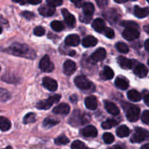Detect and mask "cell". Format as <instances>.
I'll list each match as a JSON object with an SVG mask.
<instances>
[{"label":"cell","mask_w":149,"mask_h":149,"mask_svg":"<svg viewBox=\"0 0 149 149\" xmlns=\"http://www.w3.org/2000/svg\"><path fill=\"white\" fill-rule=\"evenodd\" d=\"M5 52L16 56L23 57V58H31V59L35 58L36 57L34 51L27 45H24V44H13L5 50Z\"/></svg>","instance_id":"1"},{"label":"cell","mask_w":149,"mask_h":149,"mask_svg":"<svg viewBox=\"0 0 149 149\" xmlns=\"http://www.w3.org/2000/svg\"><path fill=\"white\" fill-rule=\"evenodd\" d=\"M74 83L81 90L92 91V89H94V86L93 83L84 75H79L76 77L74 79Z\"/></svg>","instance_id":"2"},{"label":"cell","mask_w":149,"mask_h":149,"mask_svg":"<svg viewBox=\"0 0 149 149\" xmlns=\"http://www.w3.org/2000/svg\"><path fill=\"white\" fill-rule=\"evenodd\" d=\"M61 98V95L59 94H55L53 95V96H51L47 99L40 101V102H38L37 105H36V108L39 110H48L49 108H50L52 104L59 102Z\"/></svg>","instance_id":"3"},{"label":"cell","mask_w":149,"mask_h":149,"mask_svg":"<svg viewBox=\"0 0 149 149\" xmlns=\"http://www.w3.org/2000/svg\"><path fill=\"white\" fill-rule=\"evenodd\" d=\"M140 112H141V110L138 107L135 105H128L126 111L127 118L130 122H135L139 119Z\"/></svg>","instance_id":"4"},{"label":"cell","mask_w":149,"mask_h":149,"mask_svg":"<svg viewBox=\"0 0 149 149\" xmlns=\"http://www.w3.org/2000/svg\"><path fill=\"white\" fill-rule=\"evenodd\" d=\"M148 132L147 130L138 127V128L135 129V132L131 137V142L135 143H141V142L144 141L148 137Z\"/></svg>","instance_id":"5"},{"label":"cell","mask_w":149,"mask_h":149,"mask_svg":"<svg viewBox=\"0 0 149 149\" xmlns=\"http://www.w3.org/2000/svg\"><path fill=\"white\" fill-rule=\"evenodd\" d=\"M106 56V51L104 48H100L96 50L89 58V61L92 64H95L98 61L104 59Z\"/></svg>","instance_id":"6"},{"label":"cell","mask_w":149,"mask_h":149,"mask_svg":"<svg viewBox=\"0 0 149 149\" xmlns=\"http://www.w3.org/2000/svg\"><path fill=\"white\" fill-rule=\"evenodd\" d=\"M117 62L119 63V66L124 70H130L135 67L136 64H138L135 60L128 59L127 58L122 56H119L117 57Z\"/></svg>","instance_id":"7"},{"label":"cell","mask_w":149,"mask_h":149,"mask_svg":"<svg viewBox=\"0 0 149 149\" xmlns=\"http://www.w3.org/2000/svg\"><path fill=\"white\" fill-rule=\"evenodd\" d=\"M39 68L42 72H51L54 70L55 67H54V64H52V62L49 59V56L46 55L41 59L40 63H39Z\"/></svg>","instance_id":"8"},{"label":"cell","mask_w":149,"mask_h":149,"mask_svg":"<svg viewBox=\"0 0 149 149\" xmlns=\"http://www.w3.org/2000/svg\"><path fill=\"white\" fill-rule=\"evenodd\" d=\"M122 36L125 39L132 41L139 37L140 32L135 28H126L122 33Z\"/></svg>","instance_id":"9"},{"label":"cell","mask_w":149,"mask_h":149,"mask_svg":"<svg viewBox=\"0 0 149 149\" xmlns=\"http://www.w3.org/2000/svg\"><path fill=\"white\" fill-rule=\"evenodd\" d=\"M42 82H43V86L50 91H55L58 89V83L56 82V80L51 78V77H44Z\"/></svg>","instance_id":"10"},{"label":"cell","mask_w":149,"mask_h":149,"mask_svg":"<svg viewBox=\"0 0 149 149\" xmlns=\"http://www.w3.org/2000/svg\"><path fill=\"white\" fill-rule=\"evenodd\" d=\"M77 70V65L75 62L71 60H67L63 64V72L66 75H71L75 72Z\"/></svg>","instance_id":"11"},{"label":"cell","mask_w":149,"mask_h":149,"mask_svg":"<svg viewBox=\"0 0 149 149\" xmlns=\"http://www.w3.org/2000/svg\"><path fill=\"white\" fill-rule=\"evenodd\" d=\"M62 14L67 25L70 27H74L76 24L75 17L71 13H70L69 11H68V10H66V9H63Z\"/></svg>","instance_id":"12"},{"label":"cell","mask_w":149,"mask_h":149,"mask_svg":"<svg viewBox=\"0 0 149 149\" xmlns=\"http://www.w3.org/2000/svg\"><path fill=\"white\" fill-rule=\"evenodd\" d=\"M148 72V68L144 64H138L134 67V73L139 77H146Z\"/></svg>","instance_id":"13"},{"label":"cell","mask_w":149,"mask_h":149,"mask_svg":"<svg viewBox=\"0 0 149 149\" xmlns=\"http://www.w3.org/2000/svg\"><path fill=\"white\" fill-rule=\"evenodd\" d=\"M83 135L87 137H95L97 135V130L94 126H87L81 131Z\"/></svg>","instance_id":"14"},{"label":"cell","mask_w":149,"mask_h":149,"mask_svg":"<svg viewBox=\"0 0 149 149\" xmlns=\"http://www.w3.org/2000/svg\"><path fill=\"white\" fill-rule=\"evenodd\" d=\"M55 7H51L49 5H42L39 8V13L40 15L45 16V17H48L51 16L55 13Z\"/></svg>","instance_id":"15"},{"label":"cell","mask_w":149,"mask_h":149,"mask_svg":"<svg viewBox=\"0 0 149 149\" xmlns=\"http://www.w3.org/2000/svg\"><path fill=\"white\" fill-rule=\"evenodd\" d=\"M53 112L56 114H62V115H66L70 111V106L66 103H62L57 105L53 109Z\"/></svg>","instance_id":"16"},{"label":"cell","mask_w":149,"mask_h":149,"mask_svg":"<svg viewBox=\"0 0 149 149\" xmlns=\"http://www.w3.org/2000/svg\"><path fill=\"white\" fill-rule=\"evenodd\" d=\"M104 15L106 18V19L109 20L111 23H116L119 18V14L114 9H110L109 10L106 11L104 13Z\"/></svg>","instance_id":"17"},{"label":"cell","mask_w":149,"mask_h":149,"mask_svg":"<svg viewBox=\"0 0 149 149\" xmlns=\"http://www.w3.org/2000/svg\"><path fill=\"white\" fill-rule=\"evenodd\" d=\"M79 37L77 34H70L65 38V43L68 46H77L79 44Z\"/></svg>","instance_id":"18"},{"label":"cell","mask_w":149,"mask_h":149,"mask_svg":"<svg viewBox=\"0 0 149 149\" xmlns=\"http://www.w3.org/2000/svg\"><path fill=\"white\" fill-rule=\"evenodd\" d=\"M84 103H85L86 107L92 110H94L97 108V98L95 96H87L85 99Z\"/></svg>","instance_id":"19"},{"label":"cell","mask_w":149,"mask_h":149,"mask_svg":"<svg viewBox=\"0 0 149 149\" xmlns=\"http://www.w3.org/2000/svg\"><path fill=\"white\" fill-rule=\"evenodd\" d=\"M93 28L94 29L95 31L99 32V33H101L104 31V29H106V23H105L104 20L101 18H97L93 22Z\"/></svg>","instance_id":"20"},{"label":"cell","mask_w":149,"mask_h":149,"mask_svg":"<svg viewBox=\"0 0 149 149\" xmlns=\"http://www.w3.org/2000/svg\"><path fill=\"white\" fill-rule=\"evenodd\" d=\"M105 108L109 112V113L112 114V115H118L119 113V109L115 104L113 102H109V101H105L104 102Z\"/></svg>","instance_id":"21"},{"label":"cell","mask_w":149,"mask_h":149,"mask_svg":"<svg viewBox=\"0 0 149 149\" xmlns=\"http://www.w3.org/2000/svg\"><path fill=\"white\" fill-rule=\"evenodd\" d=\"M134 13L135 15L138 18H143L148 16L149 13V10L148 7H145V8H141V7H138V6H135V10H134Z\"/></svg>","instance_id":"22"},{"label":"cell","mask_w":149,"mask_h":149,"mask_svg":"<svg viewBox=\"0 0 149 149\" xmlns=\"http://www.w3.org/2000/svg\"><path fill=\"white\" fill-rule=\"evenodd\" d=\"M115 85L118 89H122V90H126L129 87V82L124 77H118L115 80Z\"/></svg>","instance_id":"23"},{"label":"cell","mask_w":149,"mask_h":149,"mask_svg":"<svg viewBox=\"0 0 149 149\" xmlns=\"http://www.w3.org/2000/svg\"><path fill=\"white\" fill-rule=\"evenodd\" d=\"M97 43V39L93 36H87L84 38L82 41L83 46L85 48H89V47H93Z\"/></svg>","instance_id":"24"},{"label":"cell","mask_w":149,"mask_h":149,"mask_svg":"<svg viewBox=\"0 0 149 149\" xmlns=\"http://www.w3.org/2000/svg\"><path fill=\"white\" fill-rule=\"evenodd\" d=\"M100 76L103 80H111L114 76V72L111 67L106 66L103 69V71L101 72Z\"/></svg>","instance_id":"25"},{"label":"cell","mask_w":149,"mask_h":149,"mask_svg":"<svg viewBox=\"0 0 149 149\" xmlns=\"http://www.w3.org/2000/svg\"><path fill=\"white\" fill-rule=\"evenodd\" d=\"M11 128V122L8 118L0 116V129L2 131H8Z\"/></svg>","instance_id":"26"},{"label":"cell","mask_w":149,"mask_h":149,"mask_svg":"<svg viewBox=\"0 0 149 149\" xmlns=\"http://www.w3.org/2000/svg\"><path fill=\"white\" fill-rule=\"evenodd\" d=\"M127 97L132 102H139L141 99V94L138 91L133 89L128 91Z\"/></svg>","instance_id":"27"},{"label":"cell","mask_w":149,"mask_h":149,"mask_svg":"<svg viewBox=\"0 0 149 149\" xmlns=\"http://www.w3.org/2000/svg\"><path fill=\"white\" fill-rule=\"evenodd\" d=\"M130 133V129L127 127L126 125H122L120 126L119 127H118V129H116V134H117L118 137H126Z\"/></svg>","instance_id":"28"},{"label":"cell","mask_w":149,"mask_h":149,"mask_svg":"<svg viewBox=\"0 0 149 149\" xmlns=\"http://www.w3.org/2000/svg\"><path fill=\"white\" fill-rule=\"evenodd\" d=\"M95 7L92 3L87 2L83 4V14L86 15L92 16L94 13Z\"/></svg>","instance_id":"29"},{"label":"cell","mask_w":149,"mask_h":149,"mask_svg":"<svg viewBox=\"0 0 149 149\" xmlns=\"http://www.w3.org/2000/svg\"><path fill=\"white\" fill-rule=\"evenodd\" d=\"M81 118L80 117V112L78 110H76L72 113V115L70 119V124L72 125H77L79 121H81Z\"/></svg>","instance_id":"30"},{"label":"cell","mask_w":149,"mask_h":149,"mask_svg":"<svg viewBox=\"0 0 149 149\" xmlns=\"http://www.w3.org/2000/svg\"><path fill=\"white\" fill-rule=\"evenodd\" d=\"M116 125H118V121H116L114 119H108L101 124L102 127L104 129H111L112 127Z\"/></svg>","instance_id":"31"},{"label":"cell","mask_w":149,"mask_h":149,"mask_svg":"<svg viewBox=\"0 0 149 149\" xmlns=\"http://www.w3.org/2000/svg\"><path fill=\"white\" fill-rule=\"evenodd\" d=\"M51 27L55 32H61L64 29L63 23L59 20H53L51 23Z\"/></svg>","instance_id":"32"},{"label":"cell","mask_w":149,"mask_h":149,"mask_svg":"<svg viewBox=\"0 0 149 149\" xmlns=\"http://www.w3.org/2000/svg\"><path fill=\"white\" fill-rule=\"evenodd\" d=\"M36 121V115L33 112H29L27 113L25 117L23 118V123L25 124H31V123H33Z\"/></svg>","instance_id":"33"},{"label":"cell","mask_w":149,"mask_h":149,"mask_svg":"<svg viewBox=\"0 0 149 149\" xmlns=\"http://www.w3.org/2000/svg\"><path fill=\"white\" fill-rule=\"evenodd\" d=\"M10 98V93L7 90L0 88V101L6 102Z\"/></svg>","instance_id":"34"},{"label":"cell","mask_w":149,"mask_h":149,"mask_svg":"<svg viewBox=\"0 0 149 149\" xmlns=\"http://www.w3.org/2000/svg\"><path fill=\"white\" fill-rule=\"evenodd\" d=\"M59 123V121H57V120L52 119V118H47L46 119H45L43 122L44 127H46V128H50V127H52L53 126L56 125Z\"/></svg>","instance_id":"35"},{"label":"cell","mask_w":149,"mask_h":149,"mask_svg":"<svg viewBox=\"0 0 149 149\" xmlns=\"http://www.w3.org/2000/svg\"><path fill=\"white\" fill-rule=\"evenodd\" d=\"M116 48L119 52L123 53H127L129 52V48L127 45L124 42H118L116 45Z\"/></svg>","instance_id":"36"},{"label":"cell","mask_w":149,"mask_h":149,"mask_svg":"<svg viewBox=\"0 0 149 149\" xmlns=\"http://www.w3.org/2000/svg\"><path fill=\"white\" fill-rule=\"evenodd\" d=\"M1 79L3 80V81L7 82L9 83H15L17 82V78H16L15 76H14L12 74H6L1 77Z\"/></svg>","instance_id":"37"},{"label":"cell","mask_w":149,"mask_h":149,"mask_svg":"<svg viewBox=\"0 0 149 149\" xmlns=\"http://www.w3.org/2000/svg\"><path fill=\"white\" fill-rule=\"evenodd\" d=\"M68 143H69V140L65 135L59 136V137H58L55 140V143L56 145H66Z\"/></svg>","instance_id":"38"},{"label":"cell","mask_w":149,"mask_h":149,"mask_svg":"<svg viewBox=\"0 0 149 149\" xmlns=\"http://www.w3.org/2000/svg\"><path fill=\"white\" fill-rule=\"evenodd\" d=\"M103 139L106 144H111L114 141V136L111 133L106 132L103 134Z\"/></svg>","instance_id":"39"},{"label":"cell","mask_w":149,"mask_h":149,"mask_svg":"<svg viewBox=\"0 0 149 149\" xmlns=\"http://www.w3.org/2000/svg\"><path fill=\"white\" fill-rule=\"evenodd\" d=\"M87 146L80 140H75L71 144V149H86Z\"/></svg>","instance_id":"40"},{"label":"cell","mask_w":149,"mask_h":149,"mask_svg":"<svg viewBox=\"0 0 149 149\" xmlns=\"http://www.w3.org/2000/svg\"><path fill=\"white\" fill-rule=\"evenodd\" d=\"M122 26H125L126 28H135V29H138L139 27L138 24L137 23L134 21H130V20H128V21H123L122 23Z\"/></svg>","instance_id":"41"},{"label":"cell","mask_w":149,"mask_h":149,"mask_svg":"<svg viewBox=\"0 0 149 149\" xmlns=\"http://www.w3.org/2000/svg\"><path fill=\"white\" fill-rule=\"evenodd\" d=\"M46 1L48 5L53 7L61 5L63 2V0H46Z\"/></svg>","instance_id":"42"},{"label":"cell","mask_w":149,"mask_h":149,"mask_svg":"<svg viewBox=\"0 0 149 149\" xmlns=\"http://www.w3.org/2000/svg\"><path fill=\"white\" fill-rule=\"evenodd\" d=\"M33 33L36 36H43L45 33V29L42 26H36L33 30Z\"/></svg>","instance_id":"43"},{"label":"cell","mask_w":149,"mask_h":149,"mask_svg":"<svg viewBox=\"0 0 149 149\" xmlns=\"http://www.w3.org/2000/svg\"><path fill=\"white\" fill-rule=\"evenodd\" d=\"M103 32H104L105 36L107 37L108 38L112 39V38H113V37H114V32H113V29H111V28L106 27V29H104Z\"/></svg>","instance_id":"44"},{"label":"cell","mask_w":149,"mask_h":149,"mask_svg":"<svg viewBox=\"0 0 149 149\" xmlns=\"http://www.w3.org/2000/svg\"><path fill=\"white\" fill-rule=\"evenodd\" d=\"M142 121L146 124H148L149 121V111L148 110L144 111L142 115Z\"/></svg>","instance_id":"45"},{"label":"cell","mask_w":149,"mask_h":149,"mask_svg":"<svg viewBox=\"0 0 149 149\" xmlns=\"http://www.w3.org/2000/svg\"><path fill=\"white\" fill-rule=\"evenodd\" d=\"M79 18H80V20H81L82 23H90V20H91L92 16L86 15L82 14V15H81V16H80Z\"/></svg>","instance_id":"46"},{"label":"cell","mask_w":149,"mask_h":149,"mask_svg":"<svg viewBox=\"0 0 149 149\" xmlns=\"http://www.w3.org/2000/svg\"><path fill=\"white\" fill-rule=\"evenodd\" d=\"M22 15L25 18L28 19V20H31V19L34 18V14L31 12L29 11H24L22 13Z\"/></svg>","instance_id":"47"},{"label":"cell","mask_w":149,"mask_h":149,"mask_svg":"<svg viewBox=\"0 0 149 149\" xmlns=\"http://www.w3.org/2000/svg\"><path fill=\"white\" fill-rule=\"evenodd\" d=\"M96 2H97V5L100 7L103 8V7H106L108 5V3H109V0H96Z\"/></svg>","instance_id":"48"},{"label":"cell","mask_w":149,"mask_h":149,"mask_svg":"<svg viewBox=\"0 0 149 149\" xmlns=\"http://www.w3.org/2000/svg\"><path fill=\"white\" fill-rule=\"evenodd\" d=\"M90 116H89V115H87V114H85V115H84V116H82L81 118V121H82V124H87V123H88L89 121H90Z\"/></svg>","instance_id":"49"},{"label":"cell","mask_w":149,"mask_h":149,"mask_svg":"<svg viewBox=\"0 0 149 149\" xmlns=\"http://www.w3.org/2000/svg\"><path fill=\"white\" fill-rule=\"evenodd\" d=\"M71 1L78 7H81L83 2V0H71Z\"/></svg>","instance_id":"50"},{"label":"cell","mask_w":149,"mask_h":149,"mask_svg":"<svg viewBox=\"0 0 149 149\" xmlns=\"http://www.w3.org/2000/svg\"><path fill=\"white\" fill-rule=\"evenodd\" d=\"M42 0H28V2L31 4H38L41 3Z\"/></svg>","instance_id":"51"},{"label":"cell","mask_w":149,"mask_h":149,"mask_svg":"<svg viewBox=\"0 0 149 149\" xmlns=\"http://www.w3.org/2000/svg\"><path fill=\"white\" fill-rule=\"evenodd\" d=\"M143 98H144V102H145L146 105L147 106H148V105H149V95H148V93H147L146 94L145 96H143Z\"/></svg>","instance_id":"52"},{"label":"cell","mask_w":149,"mask_h":149,"mask_svg":"<svg viewBox=\"0 0 149 149\" xmlns=\"http://www.w3.org/2000/svg\"><path fill=\"white\" fill-rule=\"evenodd\" d=\"M70 100L72 102H77V96L76 95H72V96L70 97Z\"/></svg>","instance_id":"53"},{"label":"cell","mask_w":149,"mask_h":149,"mask_svg":"<svg viewBox=\"0 0 149 149\" xmlns=\"http://www.w3.org/2000/svg\"><path fill=\"white\" fill-rule=\"evenodd\" d=\"M107 149H124V148L122 147H121L120 145H113L112 146V147L109 148Z\"/></svg>","instance_id":"54"},{"label":"cell","mask_w":149,"mask_h":149,"mask_svg":"<svg viewBox=\"0 0 149 149\" xmlns=\"http://www.w3.org/2000/svg\"><path fill=\"white\" fill-rule=\"evenodd\" d=\"M148 46H149V39H146L145 42V48L146 50L147 51H149V48H148Z\"/></svg>","instance_id":"55"},{"label":"cell","mask_w":149,"mask_h":149,"mask_svg":"<svg viewBox=\"0 0 149 149\" xmlns=\"http://www.w3.org/2000/svg\"><path fill=\"white\" fill-rule=\"evenodd\" d=\"M114 1L117 3H125L128 1L129 0H114ZM132 1H136V0H132Z\"/></svg>","instance_id":"56"},{"label":"cell","mask_w":149,"mask_h":149,"mask_svg":"<svg viewBox=\"0 0 149 149\" xmlns=\"http://www.w3.org/2000/svg\"><path fill=\"white\" fill-rule=\"evenodd\" d=\"M141 149H149V145H148V143H147V144H146V145H144L143 146H142Z\"/></svg>","instance_id":"57"},{"label":"cell","mask_w":149,"mask_h":149,"mask_svg":"<svg viewBox=\"0 0 149 149\" xmlns=\"http://www.w3.org/2000/svg\"><path fill=\"white\" fill-rule=\"evenodd\" d=\"M14 2H21V1H23V0H13Z\"/></svg>","instance_id":"58"},{"label":"cell","mask_w":149,"mask_h":149,"mask_svg":"<svg viewBox=\"0 0 149 149\" xmlns=\"http://www.w3.org/2000/svg\"><path fill=\"white\" fill-rule=\"evenodd\" d=\"M145 29H146V31L147 33H148V25L145 26Z\"/></svg>","instance_id":"59"},{"label":"cell","mask_w":149,"mask_h":149,"mask_svg":"<svg viewBox=\"0 0 149 149\" xmlns=\"http://www.w3.org/2000/svg\"><path fill=\"white\" fill-rule=\"evenodd\" d=\"M4 149H13V148H12L11 146H7V148H4Z\"/></svg>","instance_id":"60"},{"label":"cell","mask_w":149,"mask_h":149,"mask_svg":"<svg viewBox=\"0 0 149 149\" xmlns=\"http://www.w3.org/2000/svg\"><path fill=\"white\" fill-rule=\"evenodd\" d=\"M1 31H2V29H1V26H0V34L1 33Z\"/></svg>","instance_id":"61"},{"label":"cell","mask_w":149,"mask_h":149,"mask_svg":"<svg viewBox=\"0 0 149 149\" xmlns=\"http://www.w3.org/2000/svg\"><path fill=\"white\" fill-rule=\"evenodd\" d=\"M0 71H1V67H0Z\"/></svg>","instance_id":"62"},{"label":"cell","mask_w":149,"mask_h":149,"mask_svg":"<svg viewBox=\"0 0 149 149\" xmlns=\"http://www.w3.org/2000/svg\"><path fill=\"white\" fill-rule=\"evenodd\" d=\"M86 149H90V148H86Z\"/></svg>","instance_id":"63"},{"label":"cell","mask_w":149,"mask_h":149,"mask_svg":"<svg viewBox=\"0 0 149 149\" xmlns=\"http://www.w3.org/2000/svg\"><path fill=\"white\" fill-rule=\"evenodd\" d=\"M146 1H148V0H146Z\"/></svg>","instance_id":"64"}]
</instances>
